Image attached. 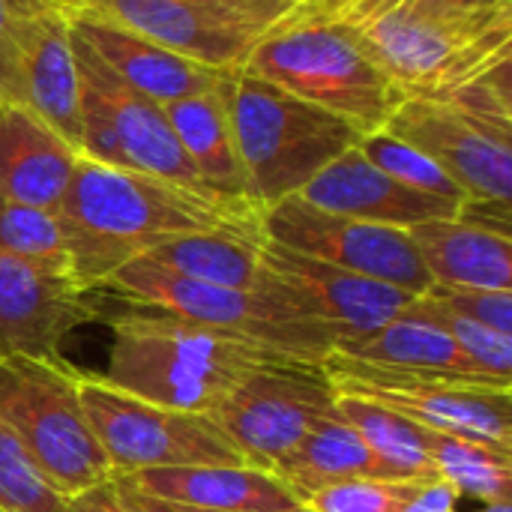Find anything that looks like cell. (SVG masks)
<instances>
[{"label":"cell","mask_w":512,"mask_h":512,"mask_svg":"<svg viewBox=\"0 0 512 512\" xmlns=\"http://www.w3.org/2000/svg\"><path fill=\"white\" fill-rule=\"evenodd\" d=\"M57 219L63 225L72 276L90 291L123 264L174 237L261 231V210L243 198L198 192L90 159H78Z\"/></svg>","instance_id":"1"},{"label":"cell","mask_w":512,"mask_h":512,"mask_svg":"<svg viewBox=\"0 0 512 512\" xmlns=\"http://www.w3.org/2000/svg\"><path fill=\"white\" fill-rule=\"evenodd\" d=\"M99 318L111 330L108 363L99 378L171 411L210 417L249 372L285 357L138 303H123L117 312L102 306Z\"/></svg>","instance_id":"2"},{"label":"cell","mask_w":512,"mask_h":512,"mask_svg":"<svg viewBox=\"0 0 512 512\" xmlns=\"http://www.w3.org/2000/svg\"><path fill=\"white\" fill-rule=\"evenodd\" d=\"M243 72L348 120L360 135L384 129L405 99L354 27L312 3L282 15L255 42Z\"/></svg>","instance_id":"3"},{"label":"cell","mask_w":512,"mask_h":512,"mask_svg":"<svg viewBox=\"0 0 512 512\" xmlns=\"http://www.w3.org/2000/svg\"><path fill=\"white\" fill-rule=\"evenodd\" d=\"M225 105L246 177V198L267 210L300 195L336 156L360 144V132L243 69L225 81Z\"/></svg>","instance_id":"4"},{"label":"cell","mask_w":512,"mask_h":512,"mask_svg":"<svg viewBox=\"0 0 512 512\" xmlns=\"http://www.w3.org/2000/svg\"><path fill=\"white\" fill-rule=\"evenodd\" d=\"M402 90L405 99H435L510 60L512 3L477 12H423L405 3L348 21Z\"/></svg>","instance_id":"5"},{"label":"cell","mask_w":512,"mask_h":512,"mask_svg":"<svg viewBox=\"0 0 512 512\" xmlns=\"http://www.w3.org/2000/svg\"><path fill=\"white\" fill-rule=\"evenodd\" d=\"M102 297L120 303H138L162 309L183 321L210 327L216 333L252 342L258 348L303 360L324 363L339 339L288 306L276 291H234L222 285H207L180 273H171L147 258H135L111 273L99 288Z\"/></svg>","instance_id":"6"},{"label":"cell","mask_w":512,"mask_h":512,"mask_svg":"<svg viewBox=\"0 0 512 512\" xmlns=\"http://www.w3.org/2000/svg\"><path fill=\"white\" fill-rule=\"evenodd\" d=\"M78 375L69 363L0 360V420L63 498L111 480V465L81 405Z\"/></svg>","instance_id":"7"},{"label":"cell","mask_w":512,"mask_h":512,"mask_svg":"<svg viewBox=\"0 0 512 512\" xmlns=\"http://www.w3.org/2000/svg\"><path fill=\"white\" fill-rule=\"evenodd\" d=\"M324 372L339 396L384 405L405 420L512 453V387L423 372H396L330 354Z\"/></svg>","instance_id":"8"},{"label":"cell","mask_w":512,"mask_h":512,"mask_svg":"<svg viewBox=\"0 0 512 512\" xmlns=\"http://www.w3.org/2000/svg\"><path fill=\"white\" fill-rule=\"evenodd\" d=\"M78 393L90 429L111 465V477L159 468L246 465L219 426L204 414L141 402L108 387L99 375H78Z\"/></svg>","instance_id":"9"},{"label":"cell","mask_w":512,"mask_h":512,"mask_svg":"<svg viewBox=\"0 0 512 512\" xmlns=\"http://www.w3.org/2000/svg\"><path fill=\"white\" fill-rule=\"evenodd\" d=\"M333 411L336 390L324 363L279 357L249 372L210 420L246 465L270 474Z\"/></svg>","instance_id":"10"},{"label":"cell","mask_w":512,"mask_h":512,"mask_svg":"<svg viewBox=\"0 0 512 512\" xmlns=\"http://www.w3.org/2000/svg\"><path fill=\"white\" fill-rule=\"evenodd\" d=\"M111 18L144 39L213 69H243L255 42L294 9L285 0H60Z\"/></svg>","instance_id":"11"},{"label":"cell","mask_w":512,"mask_h":512,"mask_svg":"<svg viewBox=\"0 0 512 512\" xmlns=\"http://www.w3.org/2000/svg\"><path fill=\"white\" fill-rule=\"evenodd\" d=\"M261 234L291 252L402 288L414 297L432 285L408 231L327 213L300 195L261 210Z\"/></svg>","instance_id":"12"},{"label":"cell","mask_w":512,"mask_h":512,"mask_svg":"<svg viewBox=\"0 0 512 512\" xmlns=\"http://www.w3.org/2000/svg\"><path fill=\"white\" fill-rule=\"evenodd\" d=\"M474 201H512V126L438 99H402L384 126Z\"/></svg>","instance_id":"13"},{"label":"cell","mask_w":512,"mask_h":512,"mask_svg":"<svg viewBox=\"0 0 512 512\" xmlns=\"http://www.w3.org/2000/svg\"><path fill=\"white\" fill-rule=\"evenodd\" d=\"M102 306V294L75 276L0 252V360L66 363V336L96 321Z\"/></svg>","instance_id":"14"},{"label":"cell","mask_w":512,"mask_h":512,"mask_svg":"<svg viewBox=\"0 0 512 512\" xmlns=\"http://www.w3.org/2000/svg\"><path fill=\"white\" fill-rule=\"evenodd\" d=\"M261 261L267 270V288L309 321L327 327L339 345L375 333L414 300V294L402 288L291 252L267 237L261 243Z\"/></svg>","instance_id":"15"},{"label":"cell","mask_w":512,"mask_h":512,"mask_svg":"<svg viewBox=\"0 0 512 512\" xmlns=\"http://www.w3.org/2000/svg\"><path fill=\"white\" fill-rule=\"evenodd\" d=\"M69 36H72V48H75L78 78L102 102V108L114 126L117 144L123 150L126 168L138 171V174L159 177V180H171V183H180V186H189L198 192H213L204 183V177L198 174V168L189 162L186 150L180 147L162 105L141 96L123 78H117L72 30H69ZM213 195H219V192H213Z\"/></svg>","instance_id":"16"},{"label":"cell","mask_w":512,"mask_h":512,"mask_svg":"<svg viewBox=\"0 0 512 512\" xmlns=\"http://www.w3.org/2000/svg\"><path fill=\"white\" fill-rule=\"evenodd\" d=\"M66 18H69V30L117 78H123L132 90H138L141 96H147L159 105L219 90L225 84V78L231 72H237V69H213V66L186 60V57L150 42L141 33L123 27L111 18H102V15L66 9Z\"/></svg>","instance_id":"17"},{"label":"cell","mask_w":512,"mask_h":512,"mask_svg":"<svg viewBox=\"0 0 512 512\" xmlns=\"http://www.w3.org/2000/svg\"><path fill=\"white\" fill-rule=\"evenodd\" d=\"M300 198L318 210L351 216L360 222L390 225V228H414L420 222L432 219H453L459 213L456 201L435 198L426 192H417L390 174H384L378 165H372L363 150L354 144L342 156H336L303 192Z\"/></svg>","instance_id":"18"},{"label":"cell","mask_w":512,"mask_h":512,"mask_svg":"<svg viewBox=\"0 0 512 512\" xmlns=\"http://www.w3.org/2000/svg\"><path fill=\"white\" fill-rule=\"evenodd\" d=\"M18 102L33 108L75 150L81 141V78L60 0L39 9L18 33Z\"/></svg>","instance_id":"19"},{"label":"cell","mask_w":512,"mask_h":512,"mask_svg":"<svg viewBox=\"0 0 512 512\" xmlns=\"http://www.w3.org/2000/svg\"><path fill=\"white\" fill-rule=\"evenodd\" d=\"M81 153L24 102L0 99V195L57 213Z\"/></svg>","instance_id":"20"},{"label":"cell","mask_w":512,"mask_h":512,"mask_svg":"<svg viewBox=\"0 0 512 512\" xmlns=\"http://www.w3.org/2000/svg\"><path fill=\"white\" fill-rule=\"evenodd\" d=\"M156 501L216 512H285L303 507L273 474L252 465L159 468L114 477Z\"/></svg>","instance_id":"21"},{"label":"cell","mask_w":512,"mask_h":512,"mask_svg":"<svg viewBox=\"0 0 512 512\" xmlns=\"http://www.w3.org/2000/svg\"><path fill=\"white\" fill-rule=\"evenodd\" d=\"M333 354L354 360V363L378 366V369L444 375V378H462V381H480V384H504L486 375L438 324L420 315L414 309V300L393 321H387L375 333L342 342Z\"/></svg>","instance_id":"22"},{"label":"cell","mask_w":512,"mask_h":512,"mask_svg":"<svg viewBox=\"0 0 512 512\" xmlns=\"http://www.w3.org/2000/svg\"><path fill=\"white\" fill-rule=\"evenodd\" d=\"M432 285L512 291V240L462 219H432L408 228Z\"/></svg>","instance_id":"23"},{"label":"cell","mask_w":512,"mask_h":512,"mask_svg":"<svg viewBox=\"0 0 512 512\" xmlns=\"http://www.w3.org/2000/svg\"><path fill=\"white\" fill-rule=\"evenodd\" d=\"M270 474L300 504H306L321 489L345 483V480H363V477L399 480L384 468V462L366 447V441L336 411L324 417L300 441V447L288 459H282Z\"/></svg>","instance_id":"24"},{"label":"cell","mask_w":512,"mask_h":512,"mask_svg":"<svg viewBox=\"0 0 512 512\" xmlns=\"http://www.w3.org/2000/svg\"><path fill=\"white\" fill-rule=\"evenodd\" d=\"M162 111H165L180 147L186 150L189 162L204 177V183L219 195L249 201L243 165H240L231 120H228L225 84L219 90H210V93H198V96L168 102V105H162Z\"/></svg>","instance_id":"25"},{"label":"cell","mask_w":512,"mask_h":512,"mask_svg":"<svg viewBox=\"0 0 512 512\" xmlns=\"http://www.w3.org/2000/svg\"><path fill=\"white\" fill-rule=\"evenodd\" d=\"M264 234H240V231H207V234H186L174 237L156 249H150L147 261L234 291H267V270L261 261Z\"/></svg>","instance_id":"26"},{"label":"cell","mask_w":512,"mask_h":512,"mask_svg":"<svg viewBox=\"0 0 512 512\" xmlns=\"http://www.w3.org/2000/svg\"><path fill=\"white\" fill-rule=\"evenodd\" d=\"M336 414L366 441V447L384 462V468L399 480H429L435 477L426 453V429L405 420L402 414L336 393Z\"/></svg>","instance_id":"27"},{"label":"cell","mask_w":512,"mask_h":512,"mask_svg":"<svg viewBox=\"0 0 512 512\" xmlns=\"http://www.w3.org/2000/svg\"><path fill=\"white\" fill-rule=\"evenodd\" d=\"M426 453L435 477H441L459 498L480 504L510 501L512 453L426 429Z\"/></svg>","instance_id":"28"},{"label":"cell","mask_w":512,"mask_h":512,"mask_svg":"<svg viewBox=\"0 0 512 512\" xmlns=\"http://www.w3.org/2000/svg\"><path fill=\"white\" fill-rule=\"evenodd\" d=\"M0 252L72 276L69 249L57 213L15 204L3 195H0Z\"/></svg>","instance_id":"29"},{"label":"cell","mask_w":512,"mask_h":512,"mask_svg":"<svg viewBox=\"0 0 512 512\" xmlns=\"http://www.w3.org/2000/svg\"><path fill=\"white\" fill-rule=\"evenodd\" d=\"M357 147L363 150V156L372 165H378L393 180H399V183H405V186H411L417 192L435 195V198H447V201H456V204L465 201V192L453 183V177H447L426 153H420L408 141L390 135L387 129L363 135Z\"/></svg>","instance_id":"30"},{"label":"cell","mask_w":512,"mask_h":512,"mask_svg":"<svg viewBox=\"0 0 512 512\" xmlns=\"http://www.w3.org/2000/svg\"><path fill=\"white\" fill-rule=\"evenodd\" d=\"M66 498L48 483L18 435L0 420V510L63 512Z\"/></svg>","instance_id":"31"},{"label":"cell","mask_w":512,"mask_h":512,"mask_svg":"<svg viewBox=\"0 0 512 512\" xmlns=\"http://www.w3.org/2000/svg\"><path fill=\"white\" fill-rule=\"evenodd\" d=\"M414 309L420 315H426L432 324H438L486 375H492L495 381L512 384V336L498 333L492 327H483V324L441 306L429 294H417Z\"/></svg>","instance_id":"32"},{"label":"cell","mask_w":512,"mask_h":512,"mask_svg":"<svg viewBox=\"0 0 512 512\" xmlns=\"http://www.w3.org/2000/svg\"><path fill=\"white\" fill-rule=\"evenodd\" d=\"M432 480V477H429ZM423 480H345L321 489L303 507L309 512H402Z\"/></svg>","instance_id":"33"},{"label":"cell","mask_w":512,"mask_h":512,"mask_svg":"<svg viewBox=\"0 0 512 512\" xmlns=\"http://www.w3.org/2000/svg\"><path fill=\"white\" fill-rule=\"evenodd\" d=\"M423 294L438 300L441 306L512 336V291H486V288H453V285H429Z\"/></svg>","instance_id":"34"},{"label":"cell","mask_w":512,"mask_h":512,"mask_svg":"<svg viewBox=\"0 0 512 512\" xmlns=\"http://www.w3.org/2000/svg\"><path fill=\"white\" fill-rule=\"evenodd\" d=\"M54 0H0V99L18 102V33Z\"/></svg>","instance_id":"35"},{"label":"cell","mask_w":512,"mask_h":512,"mask_svg":"<svg viewBox=\"0 0 512 512\" xmlns=\"http://www.w3.org/2000/svg\"><path fill=\"white\" fill-rule=\"evenodd\" d=\"M411 6V9H423V12H477V9H492V6H504L512 0H357L354 6L336 12L342 21H354V18H363V15H372L378 9H387V6ZM333 15V12H330Z\"/></svg>","instance_id":"36"},{"label":"cell","mask_w":512,"mask_h":512,"mask_svg":"<svg viewBox=\"0 0 512 512\" xmlns=\"http://www.w3.org/2000/svg\"><path fill=\"white\" fill-rule=\"evenodd\" d=\"M63 512H138L129 501L126 495L117 489L114 480H102L72 498H66V507Z\"/></svg>","instance_id":"37"},{"label":"cell","mask_w":512,"mask_h":512,"mask_svg":"<svg viewBox=\"0 0 512 512\" xmlns=\"http://www.w3.org/2000/svg\"><path fill=\"white\" fill-rule=\"evenodd\" d=\"M459 501L462 498L441 477H432V480L420 483V489L414 492V498L405 504L402 512H456Z\"/></svg>","instance_id":"38"},{"label":"cell","mask_w":512,"mask_h":512,"mask_svg":"<svg viewBox=\"0 0 512 512\" xmlns=\"http://www.w3.org/2000/svg\"><path fill=\"white\" fill-rule=\"evenodd\" d=\"M114 480V477H111ZM117 483V489L126 495V501L135 507L138 512H216V510H189V507H177V504H165V501H156V498H150V495H144V492H138V489H132V486H126V483H120V480H114ZM285 512H309L306 507H297V510H285Z\"/></svg>","instance_id":"39"},{"label":"cell","mask_w":512,"mask_h":512,"mask_svg":"<svg viewBox=\"0 0 512 512\" xmlns=\"http://www.w3.org/2000/svg\"><path fill=\"white\" fill-rule=\"evenodd\" d=\"M357 0H315L312 6H318V9H324V12H342V9H348V6H354Z\"/></svg>","instance_id":"40"},{"label":"cell","mask_w":512,"mask_h":512,"mask_svg":"<svg viewBox=\"0 0 512 512\" xmlns=\"http://www.w3.org/2000/svg\"><path fill=\"white\" fill-rule=\"evenodd\" d=\"M474 512H512V501H495V504H483Z\"/></svg>","instance_id":"41"},{"label":"cell","mask_w":512,"mask_h":512,"mask_svg":"<svg viewBox=\"0 0 512 512\" xmlns=\"http://www.w3.org/2000/svg\"><path fill=\"white\" fill-rule=\"evenodd\" d=\"M285 3H294L297 6V3H315V0H285Z\"/></svg>","instance_id":"42"},{"label":"cell","mask_w":512,"mask_h":512,"mask_svg":"<svg viewBox=\"0 0 512 512\" xmlns=\"http://www.w3.org/2000/svg\"><path fill=\"white\" fill-rule=\"evenodd\" d=\"M231 3H240V0H231Z\"/></svg>","instance_id":"43"},{"label":"cell","mask_w":512,"mask_h":512,"mask_svg":"<svg viewBox=\"0 0 512 512\" xmlns=\"http://www.w3.org/2000/svg\"><path fill=\"white\" fill-rule=\"evenodd\" d=\"M0 512H3V510H0Z\"/></svg>","instance_id":"44"}]
</instances>
